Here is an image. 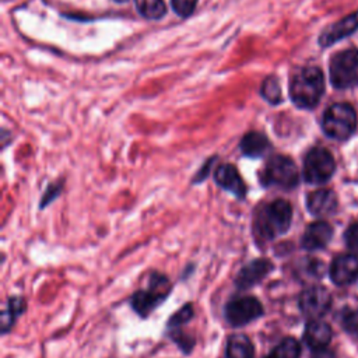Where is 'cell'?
<instances>
[{"instance_id":"obj_9","label":"cell","mask_w":358,"mask_h":358,"mask_svg":"<svg viewBox=\"0 0 358 358\" xmlns=\"http://www.w3.org/2000/svg\"><path fill=\"white\" fill-rule=\"evenodd\" d=\"M298 306L302 315L308 319H319L329 312L331 306V295L324 287L310 285L301 292Z\"/></svg>"},{"instance_id":"obj_26","label":"cell","mask_w":358,"mask_h":358,"mask_svg":"<svg viewBox=\"0 0 358 358\" xmlns=\"http://www.w3.org/2000/svg\"><path fill=\"white\" fill-rule=\"evenodd\" d=\"M63 190V180H59V182H53L50 185H48L46 190L43 192L42 194V199L39 201V208H45L46 206H49L53 200H56L59 197V194L62 193Z\"/></svg>"},{"instance_id":"obj_14","label":"cell","mask_w":358,"mask_h":358,"mask_svg":"<svg viewBox=\"0 0 358 358\" xmlns=\"http://www.w3.org/2000/svg\"><path fill=\"white\" fill-rule=\"evenodd\" d=\"M306 208L315 217H327L337 210L336 193L330 189H319L308 194Z\"/></svg>"},{"instance_id":"obj_19","label":"cell","mask_w":358,"mask_h":358,"mask_svg":"<svg viewBox=\"0 0 358 358\" xmlns=\"http://www.w3.org/2000/svg\"><path fill=\"white\" fill-rule=\"evenodd\" d=\"M25 308H27V302L22 296H10L8 298L7 306L1 315V333L3 334H6L13 327L17 317L25 312Z\"/></svg>"},{"instance_id":"obj_17","label":"cell","mask_w":358,"mask_h":358,"mask_svg":"<svg viewBox=\"0 0 358 358\" xmlns=\"http://www.w3.org/2000/svg\"><path fill=\"white\" fill-rule=\"evenodd\" d=\"M239 148L245 157L260 158L267 154V151L271 148V144L270 140L263 133L249 131L242 137Z\"/></svg>"},{"instance_id":"obj_25","label":"cell","mask_w":358,"mask_h":358,"mask_svg":"<svg viewBox=\"0 0 358 358\" xmlns=\"http://www.w3.org/2000/svg\"><path fill=\"white\" fill-rule=\"evenodd\" d=\"M169 337L171 340H173V343L185 352V354H189L194 345V338L186 333H183L179 329H171L169 330Z\"/></svg>"},{"instance_id":"obj_20","label":"cell","mask_w":358,"mask_h":358,"mask_svg":"<svg viewBox=\"0 0 358 358\" xmlns=\"http://www.w3.org/2000/svg\"><path fill=\"white\" fill-rule=\"evenodd\" d=\"M301 344L294 337L282 338L264 358H299Z\"/></svg>"},{"instance_id":"obj_22","label":"cell","mask_w":358,"mask_h":358,"mask_svg":"<svg viewBox=\"0 0 358 358\" xmlns=\"http://www.w3.org/2000/svg\"><path fill=\"white\" fill-rule=\"evenodd\" d=\"M194 316V308L193 303H185L179 310H176L168 320L166 327L171 329H179L189 323Z\"/></svg>"},{"instance_id":"obj_28","label":"cell","mask_w":358,"mask_h":358,"mask_svg":"<svg viewBox=\"0 0 358 358\" xmlns=\"http://www.w3.org/2000/svg\"><path fill=\"white\" fill-rule=\"evenodd\" d=\"M344 241L350 250L358 253V222L351 224L344 232Z\"/></svg>"},{"instance_id":"obj_27","label":"cell","mask_w":358,"mask_h":358,"mask_svg":"<svg viewBox=\"0 0 358 358\" xmlns=\"http://www.w3.org/2000/svg\"><path fill=\"white\" fill-rule=\"evenodd\" d=\"M197 0H172V7L180 17H189L196 8Z\"/></svg>"},{"instance_id":"obj_10","label":"cell","mask_w":358,"mask_h":358,"mask_svg":"<svg viewBox=\"0 0 358 358\" xmlns=\"http://www.w3.org/2000/svg\"><path fill=\"white\" fill-rule=\"evenodd\" d=\"M273 268L274 266L268 259H253L238 271L234 282L236 288L241 291L249 289L262 282L271 273Z\"/></svg>"},{"instance_id":"obj_4","label":"cell","mask_w":358,"mask_h":358,"mask_svg":"<svg viewBox=\"0 0 358 358\" xmlns=\"http://www.w3.org/2000/svg\"><path fill=\"white\" fill-rule=\"evenodd\" d=\"M263 186H275L282 190H291L299 183V173L295 162L287 155H273L268 158L260 172Z\"/></svg>"},{"instance_id":"obj_3","label":"cell","mask_w":358,"mask_h":358,"mask_svg":"<svg viewBox=\"0 0 358 358\" xmlns=\"http://www.w3.org/2000/svg\"><path fill=\"white\" fill-rule=\"evenodd\" d=\"M169 292L171 282L168 277L161 273H152L148 288L136 291L130 298V306L140 317H147L155 308L165 302Z\"/></svg>"},{"instance_id":"obj_6","label":"cell","mask_w":358,"mask_h":358,"mask_svg":"<svg viewBox=\"0 0 358 358\" xmlns=\"http://www.w3.org/2000/svg\"><path fill=\"white\" fill-rule=\"evenodd\" d=\"M333 87L345 90L358 85V49H345L336 53L329 63Z\"/></svg>"},{"instance_id":"obj_15","label":"cell","mask_w":358,"mask_h":358,"mask_svg":"<svg viewBox=\"0 0 358 358\" xmlns=\"http://www.w3.org/2000/svg\"><path fill=\"white\" fill-rule=\"evenodd\" d=\"M331 340V329L330 326L320 319H310L303 330V341L312 350H323L327 348Z\"/></svg>"},{"instance_id":"obj_24","label":"cell","mask_w":358,"mask_h":358,"mask_svg":"<svg viewBox=\"0 0 358 358\" xmlns=\"http://www.w3.org/2000/svg\"><path fill=\"white\" fill-rule=\"evenodd\" d=\"M340 324L348 334L358 337V309L344 308L340 315Z\"/></svg>"},{"instance_id":"obj_2","label":"cell","mask_w":358,"mask_h":358,"mask_svg":"<svg viewBox=\"0 0 358 358\" xmlns=\"http://www.w3.org/2000/svg\"><path fill=\"white\" fill-rule=\"evenodd\" d=\"M324 91L323 73L317 67H303L291 80L289 96L302 109L315 108Z\"/></svg>"},{"instance_id":"obj_23","label":"cell","mask_w":358,"mask_h":358,"mask_svg":"<svg viewBox=\"0 0 358 358\" xmlns=\"http://www.w3.org/2000/svg\"><path fill=\"white\" fill-rule=\"evenodd\" d=\"M262 96L270 103L281 102V87L275 77H267L262 85Z\"/></svg>"},{"instance_id":"obj_12","label":"cell","mask_w":358,"mask_h":358,"mask_svg":"<svg viewBox=\"0 0 358 358\" xmlns=\"http://www.w3.org/2000/svg\"><path fill=\"white\" fill-rule=\"evenodd\" d=\"M214 180L215 183L224 189L225 192L231 193L239 200H243L246 196V185L238 172V169L231 164H222L220 165L214 172Z\"/></svg>"},{"instance_id":"obj_7","label":"cell","mask_w":358,"mask_h":358,"mask_svg":"<svg viewBox=\"0 0 358 358\" xmlns=\"http://www.w3.org/2000/svg\"><path fill=\"white\" fill-rule=\"evenodd\" d=\"M336 171L331 152L323 147H313L303 159V179L309 185H323L330 180Z\"/></svg>"},{"instance_id":"obj_21","label":"cell","mask_w":358,"mask_h":358,"mask_svg":"<svg viewBox=\"0 0 358 358\" xmlns=\"http://www.w3.org/2000/svg\"><path fill=\"white\" fill-rule=\"evenodd\" d=\"M136 8L147 20H159L166 13L164 0H134Z\"/></svg>"},{"instance_id":"obj_11","label":"cell","mask_w":358,"mask_h":358,"mask_svg":"<svg viewBox=\"0 0 358 358\" xmlns=\"http://www.w3.org/2000/svg\"><path fill=\"white\" fill-rule=\"evenodd\" d=\"M329 274L331 281L340 287L358 281V256L347 253L334 257L330 264Z\"/></svg>"},{"instance_id":"obj_16","label":"cell","mask_w":358,"mask_h":358,"mask_svg":"<svg viewBox=\"0 0 358 358\" xmlns=\"http://www.w3.org/2000/svg\"><path fill=\"white\" fill-rule=\"evenodd\" d=\"M358 29V11L344 17L343 20L337 21L331 27H329L319 38V43L322 46H330L334 42L351 35Z\"/></svg>"},{"instance_id":"obj_8","label":"cell","mask_w":358,"mask_h":358,"mask_svg":"<svg viewBox=\"0 0 358 358\" xmlns=\"http://www.w3.org/2000/svg\"><path fill=\"white\" fill-rule=\"evenodd\" d=\"M262 302L255 296H236L229 299L224 308V317L232 327H242L263 316Z\"/></svg>"},{"instance_id":"obj_18","label":"cell","mask_w":358,"mask_h":358,"mask_svg":"<svg viewBox=\"0 0 358 358\" xmlns=\"http://www.w3.org/2000/svg\"><path fill=\"white\" fill-rule=\"evenodd\" d=\"M255 347L246 334L236 333L228 337L225 358H253Z\"/></svg>"},{"instance_id":"obj_1","label":"cell","mask_w":358,"mask_h":358,"mask_svg":"<svg viewBox=\"0 0 358 358\" xmlns=\"http://www.w3.org/2000/svg\"><path fill=\"white\" fill-rule=\"evenodd\" d=\"M292 222V207L284 199H275L257 210L253 232L259 241H273L284 235Z\"/></svg>"},{"instance_id":"obj_5","label":"cell","mask_w":358,"mask_h":358,"mask_svg":"<svg viewBox=\"0 0 358 358\" xmlns=\"http://www.w3.org/2000/svg\"><path fill=\"white\" fill-rule=\"evenodd\" d=\"M357 127V113L350 103H333L322 117V129L334 140H347Z\"/></svg>"},{"instance_id":"obj_30","label":"cell","mask_w":358,"mask_h":358,"mask_svg":"<svg viewBox=\"0 0 358 358\" xmlns=\"http://www.w3.org/2000/svg\"><path fill=\"white\" fill-rule=\"evenodd\" d=\"M113 1H116V3H123V1H126V0H113Z\"/></svg>"},{"instance_id":"obj_29","label":"cell","mask_w":358,"mask_h":358,"mask_svg":"<svg viewBox=\"0 0 358 358\" xmlns=\"http://www.w3.org/2000/svg\"><path fill=\"white\" fill-rule=\"evenodd\" d=\"M312 352H313V358H334L333 352L329 351L327 348L317 350V351H312Z\"/></svg>"},{"instance_id":"obj_13","label":"cell","mask_w":358,"mask_h":358,"mask_svg":"<svg viewBox=\"0 0 358 358\" xmlns=\"http://www.w3.org/2000/svg\"><path fill=\"white\" fill-rule=\"evenodd\" d=\"M331 236H333L331 225L326 221L319 220V221L310 222L306 227L301 238V245L305 250H309V252L320 250L329 245Z\"/></svg>"}]
</instances>
